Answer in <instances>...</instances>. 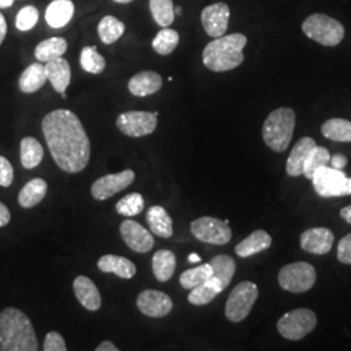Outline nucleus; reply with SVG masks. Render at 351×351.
Segmentation results:
<instances>
[{
    "mask_svg": "<svg viewBox=\"0 0 351 351\" xmlns=\"http://www.w3.org/2000/svg\"><path fill=\"white\" fill-rule=\"evenodd\" d=\"M42 132L51 156L68 173L82 172L88 167L90 139L81 120L69 110H55L42 120Z\"/></svg>",
    "mask_w": 351,
    "mask_h": 351,
    "instance_id": "1",
    "label": "nucleus"
},
{
    "mask_svg": "<svg viewBox=\"0 0 351 351\" xmlns=\"http://www.w3.org/2000/svg\"><path fill=\"white\" fill-rule=\"evenodd\" d=\"M0 350H39L34 326L19 308L7 307L0 313Z\"/></svg>",
    "mask_w": 351,
    "mask_h": 351,
    "instance_id": "2",
    "label": "nucleus"
},
{
    "mask_svg": "<svg viewBox=\"0 0 351 351\" xmlns=\"http://www.w3.org/2000/svg\"><path fill=\"white\" fill-rule=\"evenodd\" d=\"M247 38L241 33L215 38L203 50V64L213 72H228L236 69L245 60L243 49Z\"/></svg>",
    "mask_w": 351,
    "mask_h": 351,
    "instance_id": "3",
    "label": "nucleus"
},
{
    "mask_svg": "<svg viewBox=\"0 0 351 351\" xmlns=\"http://www.w3.org/2000/svg\"><path fill=\"white\" fill-rule=\"evenodd\" d=\"M295 128V112L288 108H277L268 114L263 124L265 145L275 151L284 152L289 147Z\"/></svg>",
    "mask_w": 351,
    "mask_h": 351,
    "instance_id": "4",
    "label": "nucleus"
},
{
    "mask_svg": "<svg viewBox=\"0 0 351 351\" xmlns=\"http://www.w3.org/2000/svg\"><path fill=\"white\" fill-rule=\"evenodd\" d=\"M302 30L310 39L326 47L337 46L345 37L343 25L336 19L323 13H315L307 17L302 25Z\"/></svg>",
    "mask_w": 351,
    "mask_h": 351,
    "instance_id": "5",
    "label": "nucleus"
},
{
    "mask_svg": "<svg viewBox=\"0 0 351 351\" xmlns=\"http://www.w3.org/2000/svg\"><path fill=\"white\" fill-rule=\"evenodd\" d=\"M259 297L256 284L251 281H242L232 290L226 304V319L232 323L245 320L251 313L252 306Z\"/></svg>",
    "mask_w": 351,
    "mask_h": 351,
    "instance_id": "6",
    "label": "nucleus"
},
{
    "mask_svg": "<svg viewBox=\"0 0 351 351\" xmlns=\"http://www.w3.org/2000/svg\"><path fill=\"white\" fill-rule=\"evenodd\" d=\"M315 191L323 198L351 195V178L332 167L319 169L311 178Z\"/></svg>",
    "mask_w": 351,
    "mask_h": 351,
    "instance_id": "7",
    "label": "nucleus"
},
{
    "mask_svg": "<svg viewBox=\"0 0 351 351\" xmlns=\"http://www.w3.org/2000/svg\"><path fill=\"white\" fill-rule=\"evenodd\" d=\"M316 282V271L307 262L288 264L278 274L280 287L290 293H304L313 288Z\"/></svg>",
    "mask_w": 351,
    "mask_h": 351,
    "instance_id": "8",
    "label": "nucleus"
},
{
    "mask_svg": "<svg viewBox=\"0 0 351 351\" xmlns=\"http://www.w3.org/2000/svg\"><path fill=\"white\" fill-rule=\"evenodd\" d=\"M316 323L317 319L314 311L308 308H297L284 315L278 320L277 330L284 339L298 341L311 333Z\"/></svg>",
    "mask_w": 351,
    "mask_h": 351,
    "instance_id": "9",
    "label": "nucleus"
},
{
    "mask_svg": "<svg viewBox=\"0 0 351 351\" xmlns=\"http://www.w3.org/2000/svg\"><path fill=\"white\" fill-rule=\"evenodd\" d=\"M190 230L195 239L211 245H226L232 239V229L228 223L211 216L194 220L190 224Z\"/></svg>",
    "mask_w": 351,
    "mask_h": 351,
    "instance_id": "10",
    "label": "nucleus"
},
{
    "mask_svg": "<svg viewBox=\"0 0 351 351\" xmlns=\"http://www.w3.org/2000/svg\"><path fill=\"white\" fill-rule=\"evenodd\" d=\"M116 125L123 134L132 138H139L145 136H150L158 126V116L154 112L146 111H129L121 113Z\"/></svg>",
    "mask_w": 351,
    "mask_h": 351,
    "instance_id": "11",
    "label": "nucleus"
},
{
    "mask_svg": "<svg viewBox=\"0 0 351 351\" xmlns=\"http://www.w3.org/2000/svg\"><path fill=\"white\" fill-rule=\"evenodd\" d=\"M136 173L132 169H125L120 173L103 176L91 186V195L97 201H106L112 198L117 193L130 186L134 182Z\"/></svg>",
    "mask_w": 351,
    "mask_h": 351,
    "instance_id": "12",
    "label": "nucleus"
},
{
    "mask_svg": "<svg viewBox=\"0 0 351 351\" xmlns=\"http://www.w3.org/2000/svg\"><path fill=\"white\" fill-rule=\"evenodd\" d=\"M137 307L142 314L158 319L169 315L173 308V302L171 297L163 291L147 289L139 293L137 297Z\"/></svg>",
    "mask_w": 351,
    "mask_h": 351,
    "instance_id": "13",
    "label": "nucleus"
},
{
    "mask_svg": "<svg viewBox=\"0 0 351 351\" xmlns=\"http://www.w3.org/2000/svg\"><path fill=\"white\" fill-rule=\"evenodd\" d=\"M230 10L226 3H215L206 7L201 14L202 25L207 36L219 38L226 34L229 25Z\"/></svg>",
    "mask_w": 351,
    "mask_h": 351,
    "instance_id": "14",
    "label": "nucleus"
},
{
    "mask_svg": "<svg viewBox=\"0 0 351 351\" xmlns=\"http://www.w3.org/2000/svg\"><path fill=\"white\" fill-rule=\"evenodd\" d=\"M120 234L124 239L126 246L134 252L146 254L152 250L155 245L151 232L133 220H125L121 223Z\"/></svg>",
    "mask_w": 351,
    "mask_h": 351,
    "instance_id": "15",
    "label": "nucleus"
},
{
    "mask_svg": "<svg viewBox=\"0 0 351 351\" xmlns=\"http://www.w3.org/2000/svg\"><path fill=\"white\" fill-rule=\"evenodd\" d=\"M335 236L328 228H311L302 233L301 247L307 252L324 255L333 246Z\"/></svg>",
    "mask_w": 351,
    "mask_h": 351,
    "instance_id": "16",
    "label": "nucleus"
},
{
    "mask_svg": "<svg viewBox=\"0 0 351 351\" xmlns=\"http://www.w3.org/2000/svg\"><path fill=\"white\" fill-rule=\"evenodd\" d=\"M162 86H163L162 75L154 71L139 72L137 75H133L128 84L130 94L139 98H145L158 93Z\"/></svg>",
    "mask_w": 351,
    "mask_h": 351,
    "instance_id": "17",
    "label": "nucleus"
},
{
    "mask_svg": "<svg viewBox=\"0 0 351 351\" xmlns=\"http://www.w3.org/2000/svg\"><path fill=\"white\" fill-rule=\"evenodd\" d=\"M75 298L86 310L94 313L101 306V297L97 285L86 276H77L73 282Z\"/></svg>",
    "mask_w": 351,
    "mask_h": 351,
    "instance_id": "18",
    "label": "nucleus"
},
{
    "mask_svg": "<svg viewBox=\"0 0 351 351\" xmlns=\"http://www.w3.org/2000/svg\"><path fill=\"white\" fill-rule=\"evenodd\" d=\"M45 68H46L47 80L50 81L52 88L56 93L62 94V97L65 99L66 98L65 90L69 86L71 77H72L71 65L68 63V60H65L62 56L46 63Z\"/></svg>",
    "mask_w": 351,
    "mask_h": 351,
    "instance_id": "19",
    "label": "nucleus"
},
{
    "mask_svg": "<svg viewBox=\"0 0 351 351\" xmlns=\"http://www.w3.org/2000/svg\"><path fill=\"white\" fill-rule=\"evenodd\" d=\"M98 268L103 274H113L125 280L133 278L137 274V267L132 261L112 254L103 255L98 261Z\"/></svg>",
    "mask_w": 351,
    "mask_h": 351,
    "instance_id": "20",
    "label": "nucleus"
},
{
    "mask_svg": "<svg viewBox=\"0 0 351 351\" xmlns=\"http://www.w3.org/2000/svg\"><path fill=\"white\" fill-rule=\"evenodd\" d=\"M75 14V4L72 0H52L46 13L45 19L50 27L62 29L68 25Z\"/></svg>",
    "mask_w": 351,
    "mask_h": 351,
    "instance_id": "21",
    "label": "nucleus"
},
{
    "mask_svg": "<svg viewBox=\"0 0 351 351\" xmlns=\"http://www.w3.org/2000/svg\"><path fill=\"white\" fill-rule=\"evenodd\" d=\"M316 142L310 137H303L300 139L289 155L287 162V173L291 177H298L303 175V165L308 158L310 152L316 147Z\"/></svg>",
    "mask_w": 351,
    "mask_h": 351,
    "instance_id": "22",
    "label": "nucleus"
},
{
    "mask_svg": "<svg viewBox=\"0 0 351 351\" xmlns=\"http://www.w3.org/2000/svg\"><path fill=\"white\" fill-rule=\"evenodd\" d=\"M151 233L160 239H171L173 234L172 217L162 206H152L146 215Z\"/></svg>",
    "mask_w": 351,
    "mask_h": 351,
    "instance_id": "23",
    "label": "nucleus"
},
{
    "mask_svg": "<svg viewBox=\"0 0 351 351\" xmlns=\"http://www.w3.org/2000/svg\"><path fill=\"white\" fill-rule=\"evenodd\" d=\"M271 245L272 237L263 229H258L252 232L249 237L242 239L234 250L239 258H249L258 252L268 250Z\"/></svg>",
    "mask_w": 351,
    "mask_h": 351,
    "instance_id": "24",
    "label": "nucleus"
},
{
    "mask_svg": "<svg viewBox=\"0 0 351 351\" xmlns=\"http://www.w3.org/2000/svg\"><path fill=\"white\" fill-rule=\"evenodd\" d=\"M47 81L46 68L40 63L29 65L19 80V88L24 94H33L45 86Z\"/></svg>",
    "mask_w": 351,
    "mask_h": 351,
    "instance_id": "25",
    "label": "nucleus"
},
{
    "mask_svg": "<svg viewBox=\"0 0 351 351\" xmlns=\"http://www.w3.org/2000/svg\"><path fill=\"white\" fill-rule=\"evenodd\" d=\"M47 182L43 178H33L21 189L19 194V204L23 208H33L45 199L47 194Z\"/></svg>",
    "mask_w": 351,
    "mask_h": 351,
    "instance_id": "26",
    "label": "nucleus"
},
{
    "mask_svg": "<svg viewBox=\"0 0 351 351\" xmlns=\"http://www.w3.org/2000/svg\"><path fill=\"white\" fill-rule=\"evenodd\" d=\"M152 271L158 281H169L176 271V256L171 250L156 251L152 256Z\"/></svg>",
    "mask_w": 351,
    "mask_h": 351,
    "instance_id": "27",
    "label": "nucleus"
},
{
    "mask_svg": "<svg viewBox=\"0 0 351 351\" xmlns=\"http://www.w3.org/2000/svg\"><path fill=\"white\" fill-rule=\"evenodd\" d=\"M68 49V42L62 37L49 38L42 40L36 47V58L40 63H49L58 58H62Z\"/></svg>",
    "mask_w": 351,
    "mask_h": 351,
    "instance_id": "28",
    "label": "nucleus"
},
{
    "mask_svg": "<svg viewBox=\"0 0 351 351\" xmlns=\"http://www.w3.org/2000/svg\"><path fill=\"white\" fill-rule=\"evenodd\" d=\"M210 265L213 267V277L220 282L223 290H226L236 274L234 259L229 255L221 254V255L213 256Z\"/></svg>",
    "mask_w": 351,
    "mask_h": 351,
    "instance_id": "29",
    "label": "nucleus"
},
{
    "mask_svg": "<svg viewBox=\"0 0 351 351\" xmlns=\"http://www.w3.org/2000/svg\"><path fill=\"white\" fill-rule=\"evenodd\" d=\"M221 291L223 288L220 282L215 277L211 276V278H208L206 282L191 289L188 301L195 306H203L213 302L217 297V294H220Z\"/></svg>",
    "mask_w": 351,
    "mask_h": 351,
    "instance_id": "30",
    "label": "nucleus"
},
{
    "mask_svg": "<svg viewBox=\"0 0 351 351\" xmlns=\"http://www.w3.org/2000/svg\"><path fill=\"white\" fill-rule=\"evenodd\" d=\"M45 150L37 139L25 137L20 143V156L21 164L26 169H34L42 162Z\"/></svg>",
    "mask_w": 351,
    "mask_h": 351,
    "instance_id": "31",
    "label": "nucleus"
},
{
    "mask_svg": "<svg viewBox=\"0 0 351 351\" xmlns=\"http://www.w3.org/2000/svg\"><path fill=\"white\" fill-rule=\"evenodd\" d=\"M125 33V25L123 21L113 16H104L98 25V36L104 45H113Z\"/></svg>",
    "mask_w": 351,
    "mask_h": 351,
    "instance_id": "32",
    "label": "nucleus"
},
{
    "mask_svg": "<svg viewBox=\"0 0 351 351\" xmlns=\"http://www.w3.org/2000/svg\"><path fill=\"white\" fill-rule=\"evenodd\" d=\"M326 138L336 142H351V121L345 119H330L322 126Z\"/></svg>",
    "mask_w": 351,
    "mask_h": 351,
    "instance_id": "33",
    "label": "nucleus"
},
{
    "mask_svg": "<svg viewBox=\"0 0 351 351\" xmlns=\"http://www.w3.org/2000/svg\"><path fill=\"white\" fill-rule=\"evenodd\" d=\"M211 276H213V267L210 263L201 264L198 267L190 268L185 272H182L180 276V284L182 285V288L191 290L206 282L208 278H211Z\"/></svg>",
    "mask_w": 351,
    "mask_h": 351,
    "instance_id": "34",
    "label": "nucleus"
},
{
    "mask_svg": "<svg viewBox=\"0 0 351 351\" xmlns=\"http://www.w3.org/2000/svg\"><path fill=\"white\" fill-rule=\"evenodd\" d=\"M150 11L155 23L168 27L175 21V5L172 0H150Z\"/></svg>",
    "mask_w": 351,
    "mask_h": 351,
    "instance_id": "35",
    "label": "nucleus"
},
{
    "mask_svg": "<svg viewBox=\"0 0 351 351\" xmlns=\"http://www.w3.org/2000/svg\"><path fill=\"white\" fill-rule=\"evenodd\" d=\"M80 64L82 69L91 75H101L106 69V59L101 56L95 46H86L81 51Z\"/></svg>",
    "mask_w": 351,
    "mask_h": 351,
    "instance_id": "36",
    "label": "nucleus"
},
{
    "mask_svg": "<svg viewBox=\"0 0 351 351\" xmlns=\"http://www.w3.org/2000/svg\"><path fill=\"white\" fill-rule=\"evenodd\" d=\"M180 42V36L175 29L163 27L152 40V49L162 56L171 55Z\"/></svg>",
    "mask_w": 351,
    "mask_h": 351,
    "instance_id": "37",
    "label": "nucleus"
},
{
    "mask_svg": "<svg viewBox=\"0 0 351 351\" xmlns=\"http://www.w3.org/2000/svg\"><path fill=\"white\" fill-rule=\"evenodd\" d=\"M329 162H330V154H329V151L326 150V147L316 146L314 150L310 152L308 158H307L306 162H304V165H303V176H304L307 180H311L319 169H322V168H324V167H328Z\"/></svg>",
    "mask_w": 351,
    "mask_h": 351,
    "instance_id": "38",
    "label": "nucleus"
},
{
    "mask_svg": "<svg viewBox=\"0 0 351 351\" xmlns=\"http://www.w3.org/2000/svg\"><path fill=\"white\" fill-rule=\"evenodd\" d=\"M145 201L143 197L139 193H132L128 194L124 198L116 203V211L126 217L137 216L143 211Z\"/></svg>",
    "mask_w": 351,
    "mask_h": 351,
    "instance_id": "39",
    "label": "nucleus"
},
{
    "mask_svg": "<svg viewBox=\"0 0 351 351\" xmlns=\"http://www.w3.org/2000/svg\"><path fill=\"white\" fill-rule=\"evenodd\" d=\"M39 13L34 5H26L16 16V27L20 32H29L37 25Z\"/></svg>",
    "mask_w": 351,
    "mask_h": 351,
    "instance_id": "40",
    "label": "nucleus"
},
{
    "mask_svg": "<svg viewBox=\"0 0 351 351\" xmlns=\"http://www.w3.org/2000/svg\"><path fill=\"white\" fill-rule=\"evenodd\" d=\"M43 350L45 351H65L66 350V343L64 341L63 336L58 332H50L47 333L45 343H43Z\"/></svg>",
    "mask_w": 351,
    "mask_h": 351,
    "instance_id": "41",
    "label": "nucleus"
},
{
    "mask_svg": "<svg viewBox=\"0 0 351 351\" xmlns=\"http://www.w3.org/2000/svg\"><path fill=\"white\" fill-rule=\"evenodd\" d=\"M13 182V167L8 159L0 156V186L10 188Z\"/></svg>",
    "mask_w": 351,
    "mask_h": 351,
    "instance_id": "42",
    "label": "nucleus"
},
{
    "mask_svg": "<svg viewBox=\"0 0 351 351\" xmlns=\"http://www.w3.org/2000/svg\"><path fill=\"white\" fill-rule=\"evenodd\" d=\"M337 258L343 264H351V233L339 242Z\"/></svg>",
    "mask_w": 351,
    "mask_h": 351,
    "instance_id": "43",
    "label": "nucleus"
},
{
    "mask_svg": "<svg viewBox=\"0 0 351 351\" xmlns=\"http://www.w3.org/2000/svg\"><path fill=\"white\" fill-rule=\"evenodd\" d=\"M329 163H330L332 168L342 171L346 167V164H348V158L345 155H342V154H336V155L330 156V162Z\"/></svg>",
    "mask_w": 351,
    "mask_h": 351,
    "instance_id": "44",
    "label": "nucleus"
},
{
    "mask_svg": "<svg viewBox=\"0 0 351 351\" xmlns=\"http://www.w3.org/2000/svg\"><path fill=\"white\" fill-rule=\"evenodd\" d=\"M10 221H11V213L8 207L0 202V228L8 226Z\"/></svg>",
    "mask_w": 351,
    "mask_h": 351,
    "instance_id": "45",
    "label": "nucleus"
},
{
    "mask_svg": "<svg viewBox=\"0 0 351 351\" xmlns=\"http://www.w3.org/2000/svg\"><path fill=\"white\" fill-rule=\"evenodd\" d=\"M97 351H119V348L114 346V343L111 341H103L98 346H97Z\"/></svg>",
    "mask_w": 351,
    "mask_h": 351,
    "instance_id": "46",
    "label": "nucleus"
},
{
    "mask_svg": "<svg viewBox=\"0 0 351 351\" xmlns=\"http://www.w3.org/2000/svg\"><path fill=\"white\" fill-rule=\"evenodd\" d=\"M7 30H8V26H7L5 17L0 13V46L4 42V38L7 36Z\"/></svg>",
    "mask_w": 351,
    "mask_h": 351,
    "instance_id": "47",
    "label": "nucleus"
},
{
    "mask_svg": "<svg viewBox=\"0 0 351 351\" xmlns=\"http://www.w3.org/2000/svg\"><path fill=\"white\" fill-rule=\"evenodd\" d=\"M339 215H341V217H342L346 223L351 224V204L350 206H348V207H345V208H342Z\"/></svg>",
    "mask_w": 351,
    "mask_h": 351,
    "instance_id": "48",
    "label": "nucleus"
},
{
    "mask_svg": "<svg viewBox=\"0 0 351 351\" xmlns=\"http://www.w3.org/2000/svg\"><path fill=\"white\" fill-rule=\"evenodd\" d=\"M188 261L190 263H199L201 262V256L197 255L195 252H193V254L189 255Z\"/></svg>",
    "mask_w": 351,
    "mask_h": 351,
    "instance_id": "49",
    "label": "nucleus"
},
{
    "mask_svg": "<svg viewBox=\"0 0 351 351\" xmlns=\"http://www.w3.org/2000/svg\"><path fill=\"white\" fill-rule=\"evenodd\" d=\"M13 1H14V0H0V10L12 7Z\"/></svg>",
    "mask_w": 351,
    "mask_h": 351,
    "instance_id": "50",
    "label": "nucleus"
},
{
    "mask_svg": "<svg viewBox=\"0 0 351 351\" xmlns=\"http://www.w3.org/2000/svg\"><path fill=\"white\" fill-rule=\"evenodd\" d=\"M114 3H120V4H128V3H132L133 0H113Z\"/></svg>",
    "mask_w": 351,
    "mask_h": 351,
    "instance_id": "51",
    "label": "nucleus"
},
{
    "mask_svg": "<svg viewBox=\"0 0 351 351\" xmlns=\"http://www.w3.org/2000/svg\"><path fill=\"white\" fill-rule=\"evenodd\" d=\"M181 7H176L175 8V14H181Z\"/></svg>",
    "mask_w": 351,
    "mask_h": 351,
    "instance_id": "52",
    "label": "nucleus"
}]
</instances>
